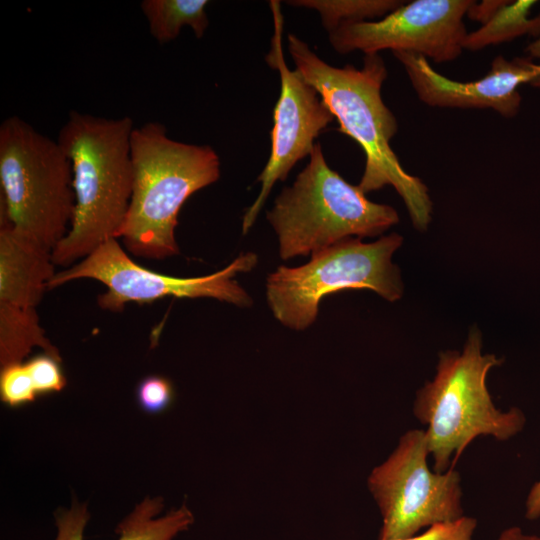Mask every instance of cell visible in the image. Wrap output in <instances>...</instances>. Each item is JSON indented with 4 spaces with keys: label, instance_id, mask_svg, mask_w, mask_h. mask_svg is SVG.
<instances>
[{
    "label": "cell",
    "instance_id": "8fae6325",
    "mask_svg": "<svg viewBox=\"0 0 540 540\" xmlns=\"http://www.w3.org/2000/svg\"><path fill=\"white\" fill-rule=\"evenodd\" d=\"M473 0H415L379 20L344 24L329 33L339 54L390 49L420 54L436 63L453 61L467 35L464 17Z\"/></svg>",
    "mask_w": 540,
    "mask_h": 540
},
{
    "label": "cell",
    "instance_id": "8992f818",
    "mask_svg": "<svg viewBox=\"0 0 540 540\" xmlns=\"http://www.w3.org/2000/svg\"><path fill=\"white\" fill-rule=\"evenodd\" d=\"M0 219L50 250L67 235L75 210L72 166L57 142L19 116L0 125Z\"/></svg>",
    "mask_w": 540,
    "mask_h": 540
},
{
    "label": "cell",
    "instance_id": "9a60e30c",
    "mask_svg": "<svg viewBox=\"0 0 540 540\" xmlns=\"http://www.w3.org/2000/svg\"><path fill=\"white\" fill-rule=\"evenodd\" d=\"M61 360L59 350L46 337L36 308L0 302L1 368L22 363L33 348Z\"/></svg>",
    "mask_w": 540,
    "mask_h": 540
},
{
    "label": "cell",
    "instance_id": "44dd1931",
    "mask_svg": "<svg viewBox=\"0 0 540 540\" xmlns=\"http://www.w3.org/2000/svg\"><path fill=\"white\" fill-rule=\"evenodd\" d=\"M137 401L147 413L157 414L165 410L173 399V387L169 380L160 376H148L137 387Z\"/></svg>",
    "mask_w": 540,
    "mask_h": 540
},
{
    "label": "cell",
    "instance_id": "277c9868",
    "mask_svg": "<svg viewBox=\"0 0 540 540\" xmlns=\"http://www.w3.org/2000/svg\"><path fill=\"white\" fill-rule=\"evenodd\" d=\"M504 359L482 354V336L473 327L461 352L441 351L436 374L416 392L413 413L425 430L434 471L454 468L466 447L478 436L507 441L520 433L526 416L518 407L498 409L488 391L489 371Z\"/></svg>",
    "mask_w": 540,
    "mask_h": 540
},
{
    "label": "cell",
    "instance_id": "cb8c5ba5",
    "mask_svg": "<svg viewBox=\"0 0 540 540\" xmlns=\"http://www.w3.org/2000/svg\"><path fill=\"white\" fill-rule=\"evenodd\" d=\"M525 517L534 521L540 518V480L535 482L525 501Z\"/></svg>",
    "mask_w": 540,
    "mask_h": 540
},
{
    "label": "cell",
    "instance_id": "4316f807",
    "mask_svg": "<svg viewBox=\"0 0 540 540\" xmlns=\"http://www.w3.org/2000/svg\"><path fill=\"white\" fill-rule=\"evenodd\" d=\"M535 69H536L537 75L533 79V81L530 83V85L535 86V87H540V64H535Z\"/></svg>",
    "mask_w": 540,
    "mask_h": 540
},
{
    "label": "cell",
    "instance_id": "30bf717a",
    "mask_svg": "<svg viewBox=\"0 0 540 540\" xmlns=\"http://www.w3.org/2000/svg\"><path fill=\"white\" fill-rule=\"evenodd\" d=\"M269 7L274 29L265 61L279 73L280 93L273 112L269 159L257 178L260 192L242 219L244 235L255 223L274 184L284 181L299 160L311 155L315 139L335 119L317 90L296 69L288 67L282 45L280 1L271 0Z\"/></svg>",
    "mask_w": 540,
    "mask_h": 540
},
{
    "label": "cell",
    "instance_id": "5bb4252c",
    "mask_svg": "<svg viewBox=\"0 0 540 540\" xmlns=\"http://www.w3.org/2000/svg\"><path fill=\"white\" fill-rule=\"evenodd\" d=\"M163 507L161 497L145 498L117 525V540H173L194 523L185 504L160 516ZM89 518L86 504L74 502L69 509H60L55 514L54 540H84Z\"/></svg>",
    "mask_w": 540,
    "mask_h": 540
},
{
    "label": "cell",
    "instance_id": "3957f363",
    "mask_svg": "<svg viewBox=\"0 0 540 540\" xmlns=\"http://www.w3.org/2000/svg\"><path fill=\"white\" fill-rule=\"evenodd\" d=\"M130 154L132 193L118 238L137 257L177 255L178 214L191 195L219 179V156L208 145L171 139L159 122L134 128Z\"/></svg>",
    "mask_w": 540,
    "mask_h": 540
},
{
    "label": "cell",
    "instance_id": "ba28073f",
    "mask_svg": "<svg viewBox=\"0 0 540 540\" xmlns=\"http://www.w3.org/2000/svg\"><path fill=\"white\" fill-rule=\"evenodd\" d=\"M425 431H406L389 457L370 473L367 485L382 517L379 540L416 535L422 528L464 516L458 471L430 470Z\"/></svg>",
    "mask_w": 540,
    "mask_h": 540
},
{
    "label": "cell",
    "instance_id": "4fadbf2b",
    "mask_svg": "<svg viewBox=\"0 0 540 540\" xmlns=\"http://www.w3.org/2000/svg\"><path fill=\"white\" fill-rule=\"evenodd\" d=\"M52 250L24 231L0 228V302L33 307L56 274Z\"/></svg>",
    "mask_w": 540,
    "mask_h": 540
},
{
    "label": "cell",
    "instance_id": "ac0fdd59",
    "mask_svg": "<svg viewBox=\"0 0 540 540\" xmlns=\"http://www.w3.org/2000/svg\"><path fill=\"white\" fill-rule=\"evenodd\" d=\"M404 2L399 0H292L286 3L317 11L324 29L331 33L344 24L384 17Z\"/></svg>",
    "mask_w": 540,
    "mask_h": 540
},
{
    "label": "cell",
    "instance_id": "603a6c76",
    "mask_svg": "<svg viewBox=\"0 0 540 540\" xmlns=\"http://www.w3.org/2000/svg\"><path fill=\"white\" fill-rule=\"evenodd\" d=\"M505 2L506 1L502 0H484L480 3L473 1L466 16L474 21L484 24L505 4Z\"/></svg>",
    "mask_w": 540,
    "mask_h": 540
},
{
    "label": "cell",
    "instance_id": "d6986e66",
    "mask_svg": "<svg viewBox=\"0 0 540 540\" xmlns=\"http://www.w3.org/2000/svg\"><path fill=\"white\" fill-rule=\"evenodd\" d=\"M1 400L10 407H18L33 402L38 396L24 362L1 368Z\"/></svg>",
    "mask_w": 540,
    "mask_h": 540
},
{
    "label": "cell",
    "instance_id": "5b68a950",
    "mask_svg": "<svg viewBox=\"0 0 540 540\" xmlns=\"http://www.w3.org/2000/svg\"><path fill=\"white\" fill-rule=\"evenodd\" d=\"M309 157L266 215L281 259L311 256L348 238L376 237L399 222L393 207L370 201L358 185L332 170L320 143Z\"/></svg>",
    "mask_w": 540,
    "mask_h": 540
},
{
    "label": "cell",
    "instance_id": "7a4b0ae2",
    "mask_svg": "<svg viewBox=\"0 0 540 540\" xmlns=\"http://www.w3.org/2000/svg\"><path fill=\"white\" fill-rule=\"evenodd\" d=\"M129 116L105 118L71 111L57 142L72 166L75 210L67 235L52 252L70 267L109 239L118 238L133 182Z\"/></svg>",
    "mask_w": 540,
    "mask_h": 540
},
{
    "label": "cell",
    "instance_id": "e0dca14e",
    "mask_svg": "<svg viewBox=\"0 0 540 540\" xmlns=\"http://www.w3.org/2000/svg\"><path fill=\"white\" fill-rule=\"evenodd\" d=\"M536 1H506L497 12L477 30L467 33L463 50L478 51L490 45H498L523 35H540V14L530 17Z\"/></svg>",
    "mask_w": 540,
    "mask_h": 540
},
{
    "label": "cell",
    "instance_id": "2e32d148",
    "mask_svg": "<svg viewBox=\"0 0 540 540\" xmlns=\"http://www.w3.org/2000/svg\"><path fill=\"white\" fill-rule=\"evenodd\" d=\"M207 0H143L140 8L150 34L161 44L178 37L189 26L196 38H202L208 28Z\"/></svg>",
    "mask_w": 540,
    "mask_h": 540
},
{
    "label": "cell",
    "instance_id": "6da1fadb",
    "mask_svg": "<svg viewBox=\"0 0 540 540\" xmlns=\"http://www.w3.org/2000/svg\"><path fill=\"white\" fill-rule=\"evenodd\" d=\"M295 69L319 93L339 123V131L355 140L365 154L359 188L366 194L391 185L405 203L413 226L425 231L433 204L424 182L409 174L391 148L398 122L385 105L381 89L387 78L379 54L364 56L361 68L331 66L295 34H288Z\"/></svg>",
    "mask_w": 540,
    "mask_h": 540
},
{
    "label": "cell",
    "instance_id": "7402d4cb",
    "mask_svg": "<svg viewBox=\"0 0 540 540\" xmlns=\"http://www.w3.org/2000/svg\"><path fill=\"white\" fill-rule=\"evenodd\" d=\"M476 527L477 520L464 515L457 520L432 525L420 535L395 540H472Z\"/></svg>",
    "mask_w": 540,
    "mask_h": 540
},
{
    "label": "cell",
    "instance_id": "9c48e42d",
    "mask_svg": "<svg viewBox=\"0 0 540 540\" xmlns=\"http://www.w3.org/2000/svg\"><path fill=\"white\" fill-rule=\"evenodd\" d=\"M257 262L255 253H241L225 268L212 274L174 277L138 265L117 238H112L79 262L56 272L48 289L82 278L97 280L107 288L98 296V305L112 312L122 311L130 302L151 303L165 297L213 298L239 307H249L253 301L234 277L251 271Z\"/></svg>",
    "mask_w": 540,
    "mask_h": 540
},
{
    "label": "cell",
    "instance_id": "ffe728a7",
    "mask_svg": "<svg viewBox=\"0 0 540 540\" xmlns=\"http://www.w3.org/2000/svg\"><path fill=\"white\" fill-rule=\"evenodd\" d=\"M61 360L43 353L26 361L37 395L60 392L66 385Z\"/></svg>",
    "mask_w": 540,
    "mask_h": 540
},
{
    "label": "cell",
    "instance_id": "52a82bcc",
    "mask_svg": "<svg viewBox=\"0 0 540 540\" xmlns=\"http://www.w3.org/2000/svg\"><path fill=\"white\" fill-rule=\"evenodd\" d=\"M403 237L397 233L365 243L348 238L311 255L298 267L279 266L266 281V298L277 321L304 330L316 320L323 297L345 289H370L394 302L403 294L392 256Z\"/></svg>",
    "mask_w": 540,
    "mask_h": 540
},
{
    "label": "cell",
    "instance_id": "7c38bea8",
    "mask_svg": "<svg viewBox=\"0 0 540 540\" xmlns=\"http://www.w3.org/2000/svg\"><path fill=\"white\" fill-rule=\"evenodd\" d=\"M393 55L404 67L420 101L431 107L458 109H492L506 118L514 117L520 108V85L536 77L535 63L502 55L495 57L489 72L470 82L452 80L438 73L424 56L395 51Z\"/></svg>",
    "mask_w": 540,
    "mask_h": 540
},
{
    "label": "cell",
    "instance_id": "484cf974",
    "mask_svg": "<svg viewBox=\"0 0 540 540\" xmlns=\"http://www.w3.org/2000/svg\"><path fill=\"white\" fill-rule=\"evenodd\" d=\"M526 51L535 58H540V36L530 43L526 48Z\"/></svg>",
    "mask_w": 540,
    "mask_h": 540
},
{
    "label": "cell",
    "instance_id": "d4e9b609",
    "mask_svg": "<svg viewBox=\"0 0 540 540\" xmlns=\"http://www.w3.org/2000/svg\"><path fill=\"white\" fill-rule=\"evenodd\" d=\"M497 540H540V536L527 534L521 527L512 526L503 530Z\"/></svg>",
    "mask_w": 540,
    "mask_h": 540
}]
</instances>
